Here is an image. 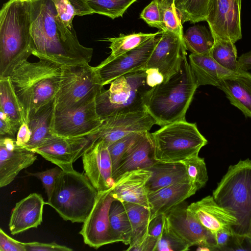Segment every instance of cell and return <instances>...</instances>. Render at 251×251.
<instances>
[{"mask_svg":"<svg viewBox=\"0 0 251 251\" xmlns=\"http://www.w3.org/2000/svg\"><path fill=\"white\" fill-rule=\"evenodd\" d=\"M212 196L237 218V224L232 228L234 233L247 236L251 221V160L230 165Z\"/></svg>","mask_w":251,"mask_h":251,"instance_id":"5","label":"cell"},{"mask_svg":"<svg viewBox=\"0 0 251 251\" xmlns=\"http://www.w3.org/2000/svg\"><path fill=\"white\" fill-rule=\"evenodd\" d=\"M37 57V62L26 60L19 64L9 76L25 122L41 107L54 100L62 76L63 65L44 57Z\"/></svg>","mask_w":251,"mask_h":251,"instance_id":"2","label":"cell"},{"mask_svg":"<svg viewBox=\"0 0 251 251\" xmlns=\"http://www.w3.org/2000/svg\"><path fill=\"white\" fill-rule=\"evenodd\" d=\"M198 87L186 57L176 74L153 88L146 104V111L161 127L186 120Z\"/></svg>","mask_w":251,"mask_h":251,"instance_id":"4","label":"cell"},{"mask_svg":"<svg viewBox=\"0 0 251 251\" xmlns=\"http://www.w3.org/2000/svg\"><path fill=\"white\" fill-rule=\"evenodd\" d=\"M160 36L152 38L138 47L115 58H106L95 70L102 85L111 83L116 78L134 71L146 69L147 62Z\"/></svg>","mask_w":251,"mask_h":251,"instance_id":"12","label":"cell"},{"mask_svg":"<svg viewBox=\"0 0 251 251\" xmlns=\"http://www.w3.org/2000/svg\"><path fill=\"white\" fill-rule=\"evenodd\" d=\"M76 15L97 13L112 19L122 17L127 8L137 0H70Z\"/></svg>","mask_w":251,"mask_h":251,"instance_id":"29","label":"cell"},{"mask_svg":"<svg viewBox=\"0 0 251 251\" xmlns=\"http://www.w3.org/2000/svg\"><path fill=\"white\" fill-rule=\"evenodd\" d=\"M187 209L213 236L219 230L233 228L237 219L220 205L212 196H207L188 205Z\"/></svg>","mask_w":251,"mask_h":251,"instance_id":"20","label":"cell"},{"mask_svg":"<svg viewBox=\"0 0 251 251\" xmlns=\"http://www.w3.org/2000/svg\"><path fill=\"white\" fill-rule=\"evenodd\" d=\"M144 132H145L131 133L108 146L112 162V174L116 170L119 160L129 146Z\"/></svg>","mask_w":251,"mask_h":251,"instance_id":"40","label":"cell"},{"mask_svg":"<svg viewBox=\"0 0 251 251\" xmlns=\"http://www.w3.org/2000/svg\"><path fill=\"white\" fill-rule=\"evenodd\" d=\"M154 125L155 120L147 111L122 113L103 120L100 126L87 136L92 144L103 141L108 147L131 133L149 131Z\"/></svg>","mask_w":251,"mask_h":251,"instance_id":"11","label":"cell"},{"mask_svg":"<svg viewBox=\"0 0 251 251\" xmlns=\"http://www.w3.org/2000/svg\"><path fill=\"white\" fill-rule=\"evenodd\" d=\"M31 136L30 131L26 122H24L19 128L16 137L17 144L25 148L26 145L30 140Z\"/></svg>","mask_w":251,"mask_h":251,"instance_id":"49","label":"cell"},{"mask_svg":"<svg viewBox=\"0 0 251 251\" xmlns=\"http://www.w3.org/2000/svg\"><path fill=\"white\" fill-rule=\"evenodd\" d=\"M218 88L226 95L231 104L251 118V74L242 71L223 79Z\"/></svg>","mask_w":251,"mask_h":251,"instance_id":"25","label":"cell"},{"mask_svg":"<svg viewBox=\"0 0 251 251\" xmlns=\"http://www.w3.org/2000/svg\"><path fill=\"white\" fill-rule=\"evenodd\" d=\"M148 169L151 173L147 183L149 193L175 183L190 181L182 162L156 161Z\"/></svg>","mask_w":251,"mask_h":251,"instance_id":"27","label":"cell"},{"mask_svg":"<svg viewBox=\"0 0 251 251\" xmlns=\"http://www.w3.org/2000/svg\"><path fill=\"white\" fill-rule=\"evenodd\" d=\"M189 64L199 86L209 85L218 87L223 79L238 73L222 67L212 58L209 53H191Z\"/></svg>","mask_w":251,"mask_h":251,"instance_id":"26","label":"cell"},{"mask_svg":"<svg viewBox=\"0 0 251 251\" xmlns=\"http://www.w3.org/2000/svg\"><path fill=\"white\" fill-rule=\"evenodd\" d=\"M140 18L143 19L150 26L162 30L159 0H152L142 10Z\"/></svg>","mask_w":251,"mask_h":251,"instance_id":"42","label":"cell"},{"mask_svg":"<svg viewBox=\"0 0 251 251\" xmlns=\"http://www.w3.org/2000/svg\"><path fill=\"white\" fill-rule=\"evenodd\" d=\"M247 236H248L251 239V221L250 223L248 232Z\"/></svg>","mask_w":251,"mask_h":251,"instance_id":"52","label":"cell"},{"mask_svg":"<svg viewBox=\"0 0 251 251\" xmlns=\"http://www.w3.org/2000/svg\"><path fill=\"white\" fill-rule=\"evenodd\" d=\"M26 251H72L73 249L55 242L50 243L31 242L24 243Z\"/></svg>","mask_w":251,"mask_h":251,"instance_id":"44","label":"cell"},{"mask_svg":"<svg viewBox=\"0 0 251 251\" xmlns=\"http://www.w3.org/2000/svg\"><path fill=\"white\" fill-rule=\"evenodd\" d=\"M162 31L146 69H157L166 81L180 69L187 52L183 38L169 31Z\"/></svg>","mask_w":251,"mask_h":251,"instance_id":"17","label":"cell"},{"mask_svg":"<svg viewBox=\"0 0 251 251\" xmlns=\"http://www.w3.org/2000/svg\"><path fill=\"white\" fill-rule=\"evenodd\" d=\"M146 71L147 81L150 87L153 88L164 81L163 76L157 69H146Z\"/></svg>","mask_w":251,"mask_h":251,"instance_id":"50","label":"cell"},{"mask_svg":"<svg viewBox=\"0 0 251 251\" xmlns=\"http://www.w3.org/2000/svg\"><path fill=\"white\" fill-rule=\"evenodd\" d=\"M45 204L42 195L37 193H31L17 202L9 222L11 234H17L40 226Z\"/></svg>","mask_w":251,"mask_h":251,"instance_id":"22","label":"cell"},{"mask_svg":"<svg viewBox=\"0 0 251 251\" xmlns=\"http://www.w3.org/2000/svg\"><path fill=\"white\" fill-rule=\"evenodd\" d=\"M0 110L19 128L25 122L23 107L9 77L0 79Z\"/></svg>","mask_w":251,"mask_h":251,"instance_id":"31","label":"cell"},{"mask_svg":"<svg viewBox=\"0 0 251 251\" xmlns=\"http://www.w3.org/2000/svg\"><path fill=\"white\" fill-rule=\"evenodd\" d=\"M190 247V245L171 228L165 215L162 232L155 251H186L189 250Z\"/></svg>","mask_w":251,"mask_h":251,"instance_id":"38","label":"cell"},{"mask_svg":"<svg viewBox=\"0 0 251 251\" xmlns=\"http://www.w3.org/2000/svg\"><path fill=\"white\" fill-rule=\"evenodd\" d=\"M0 251H26L24 243L14 239L0 228Z\"/></svg>","mask_w":251,"mask_h":251,"instance_id":"45","label":"cell"},{"mask_svg":"<svg viewBox=\"0 0 251 251\" xmlns=\"http://www.w3.org/2000/svg\"><path fill=\"white\" fill-rule=\"evenodd\" d=\"M211 0H175L182 24L206 21Z\"/></svg>","mask_w":251,"mask_h":251,"instance_id":"35","label":"cell"},{"mask_svg":"<svg viewBox=\"0 0 251 251\" xmlns=\"http://www.w3.org/2000/svg\"><path fill=\"white\" fill-rule=\"evenodd\" d=\"M37 153L18 145L16 138H0V187L11 183L24 169L33 164Z\"/></svg>","mask_w":251,"mask_h":251,"instance_id":"18","label":"cell"},{"mask_svg":"<svg viewBox=\"0 0 251 251\" xmlns=\"http://www.w3.org/2000/svg\"><path fill=\"white\" fill-rule=\"evenodd\" d=\"M197 191L190 181H185L149 193L150 222L157 215L166 213L194 195Z\"/></svg>","mask_w":251,"mask_h":251,"instance_id":"24","label":"cell"},{"mask_svg":"<svg viewBox=\"0 0 251 251\" xmlns=\"http://www.w3.org/2000/svg\"><path fill=\"white\" fill-rule=\"evenodd\" d=\"M62 172V170L57 166L44 171L26 173L29 176L36 177L41 180L49 199L52 193L57 179Z\"/></svg>","mask_w":251,"mask_h":251,"instance_id":"41","label":"cell"},{"mask_svg":"<svg viewBox=\"0 0 251 251\" xmlns=\"http://www.w3.org/2000/svg\"><path fill=\"white\" fill-rule=\"evenodd\" d=\"M88 136L66 137L54 135L32 151L60 167L63 171L73 169V164L91 146Z\"/></svg>","mask_w":251,"mask_h":251,"instance_id":"15","label":"cell"},{"mask_svg":"<svg viewBox=\"0 0 251 251\" xmlns=\"http://www.w3.org/2000/svg\"><path fill=\"white\" fill-rule=\"evenodd\" d=\"M30 0H9L0 11V79L32 54Z\"/></svg>","mask_w":251,"mask_h":251,"instance_id":"3","label":"cell"},{"mask_svg":"<svg viewBox=\"0 0 251 251\" xmlns=\"http://www.w3.org/2000/svg\"><path fill=\"white\" fill-rule=\"evenodd\" d=\"M110 235L113 243L122 242L129 245L132 237V227L123 203L114 200L109 212Z\"/></svg>","mask_w":251,"mask_h":251,"instance_id":"30","label":"cell"},{"mask_svg":"<svg viewBox=\"0 0 251 251\" xmlns=\"http://www.w3.org/2000/svg\"><path fill=\"white\" fill-rule=\"evenodd\" d=\"M82 159L84 174L98 192L113 186L111 157L108 147L103 141L92 144Z\"/></svg>","mask_w":251,"mask_h":251,"instance_id":"19","label":"cell"},{"mask_svg":"<svg viewBox=\"0 0 251 251\" xmlns=\"http://www.w3.org/2000/svg\"><path fill=\"white\" fill-rule=\"evenodd\" d=\"M190 182L198 190L203 188L208 180L206 164L203 158L199 155L190 157L182 162Z\"/></svg>","mask_w":251,"mask_h":251,"instance_id":"39","label":"cell"},{"mask_svg":"<svg viewBox=\"0 0 251 251\" xmlns=\"http://www.w3.org/2000/svg\"><path fill=\"white\" fill-rule=\"evenodd\" d=\"M55 107L54 100L41 107L29 118L27 123L30 131V139L25 148L32 151L45 140L55 134L52 123Z\"/></svg>","mask_w":251,"mask_h":251,"instance_id":"28","label":"cell"},{"mask_svg":"<svg viewBox=\"0 0 251 251\" xmlns=\"http://www.w3.org/2000/svg\"><path fill=\"white\" fill-rule=\"evenodd\" d=\"M103 88L95 67L89 63L63 66L54 99L55 110L73 108L93 101Z\"/></svg>","mask_w":251,"mask_h":251,"instance_id":"9","label":"cell"},{"mask_svg":"<svg viewBox=\"0 0 251 251\" xmlns=\"http://www.w3.org/2000/svg\"><path fill=\"white\" fill-rule=\"evenodd\" d=\"M184 201L165 213L171 228L190 247L199 250L218 251L214 236L187 209Z\"/></svg>","mask_w":251,"mask_h":251,"instance_id":"16","label":"cell"},{"mask_svg":"<svg viewBox=\"0 0 251 251\" xmlns=\"http://www.w3.org/2000/svg\"><path fill=\"white\" fill-rule=\"evenodd\" d=\"M241 5V0H211L206 21L215 40L242 38Z\"/></svg>","mask_w":251,"mask_h":251,"instance_id":"13","label":"cell"},{"mask_svg":"<svg viewBox=\"0 0 251 251\" xmlns=\"http://www.w3.org/2000/svg\"><path fill=\"white\" fill-rule=\"evenodd\" d=\"M110 84L109 88H103L95 99L96 111L101 119L146 111V104L153 89L147 82L146 69L126 74Z\"/></svg>","mask_w":251,"mask_h":251,"instance_id":"6","label":"cell"},{"mask_svg":"<svg viewBox=\"0 0 251 251\" xmlns=\"http://www.w3.org/2000/svg\"><path fill=\"white\" fill-rule=\"evenodd\" d=\"M127 214L132 227V233L130 245L147 233L150 223L149 208L142 205L122 202Z\"/></svg>","mask_w":251,"mask_h":251,"instance_id":"34","label":"cell"},{"mask_svg":"<svg viewBox=\"0 0 251 251\" xmlns=\"http://www.w3.org/2000/svg\"><path fill=\"white\" fill-rule=\"evenodd\" d=\"M151 174L147 169L124 173L114 183L112 190L113 197L121 202L137 203L149 209L147 183Z\"/></svg>","mask_w":251,"mask_h":251,"instance_id":"21","label":"cell"},{"mask_svg":"<svg viewBox=\"0 0 251 251\" xmlns=\"http://www.w3.org/2000/svg\"><path fill=\"white\" fill-rule=\"evenodd\" d=\"M32 55L63 66L89 63L93 49L81 45L74 29L67 28L52 0H30Z\"/></svg>","mask_w":251,"mask_h":251,"instance_id":"1","label":"cell"},{"mask_svg":"<svg viewBox=\"0 0 251 251\" xmlns=\"http://www.w3.org/2000/svg\"><path fill=\"white\" fill-rule=\"evenodd\" d=\"M241 70L248 71L251 70V50L242 54L238 59Z\"/></svg>","mask_w":251,"mask_h":251,"instance_id":"51","label":"cell"},{"mask_svg":"<svg viewBox=\"0 0 251 251\" xmlns=\"http://www.w3.org/2000/svg\"><path fill=\"white\" fill-rule=\"evenodd\" d=\"M162 31H169L183 38L181 19L175 0H159Z\"/></svg>","mask_w":251,"mask_h":251,"instance_id":"37","label":"cell"},{"mask_svg":"<svg viewBox=\"0 0 251 251\" xmlns=\"http://www.w3.org/2000/svg\"><path fill=\"white\" fill-rule=\"evenodd\" d=\"M19 128L12 122L7 115L0 110V136L15 138Z\"/></svg>","mask_w":251,"mask_h":251,"instance_id":"46","label":"cell"},{"mask_svg":"<svg viewBox=\"0 0 251 251\" xmlns=\"http://www.w3.org/2000/svg\"><path fill=\"white\" fill-rule=\"evenodd\" d=\"M98 193L85 174L74 169L62 170L46 203L65 221L83 223L94 205Z\"/></svg>","mask_w":251,"mask_h":251,"instance_id":"7","label":"cell"},{"mask_svg":"<svg viewBox=\"0 0 251 251\" xmlns=\"http://www.w3.org/2000/svg\"><path fill=\"white\" fill-rule=\"evenodd\" d=\"M165 214H161L152 219L149 223L148 234L159 240L163 229Z\"/></svg>","mask_w":251,"mask_h":251,"instance_id":"47","label":"cell"},{"mask_svg":"<svg viewBox=\"0 0 251 251\" xmlns=\"http://www.w3.org/2000/svg\"><path fill=\"white\" fill-rule=\"evenodd\" d=\"M162 32L161 30L154 33L134 32L128 34H120L117 37L106 38L105 41L110 43L109 48L111 50L110 55L107 58L113 59L119 56L148 40L161 34Z\"/></svg>","mask_w":251,"mask_h":251,"instance_id":"33","label":"cell"},{"mask_svg":"<svg viewBox=\"0 0 251 251\" xmlns=\"http://www.w3.org/2000/svg\"><path fill=\"white\" fill-rule=\"evenodd\" d=\"M112 187L98 192L94 205L79 231L84 243L96 249L114 243L109 219L111 204L116 200L112 193Z\"/></svg>","mask_w":251,"mask_h":251,"instance_id":"14","label":"cell"},{"mask_svg":"<svg viewBox=\"0 0 251 251\" xmlns=\"http://www.w3.org/2000/svg\"><path fill=\"white\" fill-rule=\"evenodd\" d=\"M209 54L212 58L225 68L234 73H239L237 49L235 43L231 41L215 40Z\"/></svg>","mask_w":251,"mask_h":251,"instance_id":"36","label":"cell"},{"mask_svg":"<svg viewBox=\"0 0 251 251\" xmlns=\"http://www.w3.org/2000/svg\"><path fill=\"white\" fill-rule=\"evenodd\" d=\"M156 161L149 131L144 132L127 149L119 160L112 174L114 182L124 173L150 168Z\"/></svg>","mask_w":251,"mask_h":251,"instance_id":"23","label":"cell"},{"mask_svg":"<svg viewBox=\"0 0 251 251\" xmlns=\"http://www.w3.org/2000/svg\"><path fill=\"white\" fill-rule=\"evenodd\" d=\"M154 158L166 162H183L199 155L207 140L201 133L197 125L186 120L166 125L151 133Z\"/></svg>","mask_w":251,"mask_h":251,"instance_id":"8","label":"cell"},{"mask_svg":"<svg viewBox=\"0 0 251 251\" xmlns=\"http://www.w3.org/2000/svg\"><path fill=\"white\" fill-rule=\"evenodd\" d=\"M103 121L97 114L94 100L73 108L54 110L52 132L66 137L87 136L96 131Z\"/></svg>","mask_w":251,"mask_h":251,"instance_id":"10","label":"cell"},{"mask_svg":"<svg viewBox=\"0 0 251 251\" xmlns=\"http://www.w3.org/2000/svg\"><path fill=\"white\" fill-rule=\"evenodd\" d=\"M57 13L65 25L70 29H74L72 21L76 15L75 9L70 0H52Z\"/></svg>","mask_w":251,"mask_h":251,"instance_id":"43","label":"cell"},{"mask_svg":"<svg viewBox=\"0 0 251 251\" xmlns=\"http://www.w3.org/2000/svg\"><path fill=\"white\" fill-rule=\"evenodd\" d=\"M183 39L186 50L194 54L209 53L215 44L210 31L199 25L189 27L183 33Z\"/></svg>","mask_w":251,"mask_h":251,"instance_id":"32","label":"cell"},{"mask_svg":"<svg viewBox=\"0 0 251 251\" xmlns=\"http://www.w3.org/2000/svg\"><path fill=\"white\" fill-rule=\"evenodd\" d=\"M234 234L232 228L223 229L217 232L214 235L218 251H225L230 244Z\"/></svg>","mask_w":251,"mask_h":251,"instance_id":"48","label":"cell"}]
</instances>
